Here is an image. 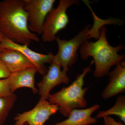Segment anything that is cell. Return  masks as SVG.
Instances as JSON below:
<instances>
[{"instance_id": "obj_1", "label": "cell", "mask_w": 125, "mask_h": 125, "mask_svg": "<svg viewBox=\"0 0 125 125\" xmlns=\"http://www.w3.org/2000/svg\"><path fill=\"white\" fill-rule=\"evenodd\" d=\"M0 32L14 42L28 46L31 41H40L37 35L29 28L24 0L0 1Z\"/></svg>"}, {"instance_id": "obj_2", "label": "cell", "mask_w": 125, "mask_h": 125, "mask_svg": "<svg viewBox=\"0 0 125 125\" xmlns=\"http://www.w3.org/2000/svg\"><path fill=\"white\" fill-rule=\"evenodd\" d=\"M106 27H103L100 30V37L96 42L86 40L81 45L80 50L81 57L83 60L90 56L93 58L95 66L94 74L95 78L108 75L111 67L125 58L124 54H118L124 45L120 44L113 47L110 45L106 37Z\"/></svg>"}, {"instance_id": "obj_3", "label": "cell", "mask_w": 125, "mask_h": 125, "mask_svg": "<svg viewBox=\"0 0 125 125\" xmlns=\"http://www.w3.org/2000/svg\"><path fill=\"white\" fill-rule=\"evenodd\" d=\"M92 61L90 64L84 68L83 72L76 75L75 80L67 87L62 88L59 92L51 94L48 102L51 104L59 105V112L67 117L73 109L84 108L87 106V102L84 98L88 88H83L84 78L88 73L92 72L91 66L94 64Z\"/></svg>"}, {"instance_id": "obj_4", "label": "cell", "mask_w": 125, "mask_h": 125, "mask_svg": "<svg viewBox=\"0 0 125 125\" xmlns=\"http://www.w3.org/2000/svg\"><path fill=\"white\" fill-rule=\"evenodd\" d=\"M91 25L88 24L81 32L71 39L66 40L56 37L58 51L54 55L53 62L59 65L63 70L69 71V67L76 63L78 59V49L88 38V32Z\"/></svg>"}, {"instance_id": "obj_5", "label": "cell", "mask_w": 125, "mask_h": 125, "mask_svg": "<svg viewBox=\"0 0 125 125\" xmlns=\"http://www.w3.org/2000/svg\"><path fill=\"white\" fill-rule=\"evenodd\" d=\"M77 0H60L57 7L53 8L45 19L43 27L42 39L44 42L55 40L56 35L65 28L69 22L67 9L73 5H79Z\"/></svg>"}, {"instance_id": "obj_6", "label": "cell", "mask_w": 125, "mask_h": 125, "mask_svg": "<svg viewBox=\"0 0 125 125\" xmlns=\"http://www.w3.org/2000/svg\"><path fill=\"white\" fill-rule=\"evenodd\" d=\"M28 14L29 28L32 32L42 34L45 19L55 2V0H24Z\"/></svg>"}, {"instance_id": "obj_7", "label": "cell", "mask_w": 125, "mask_h": 125, "mask_svg": "<svg viewBox=\"0 0 125 125\" xmlns=\"http://www.w3.org/2000/svg\"><path fill=\"white\" fill-rule=\"evenodd\" d=\"M59 110V105L50 103L40 97L38 102L32 109L17 114L14 118L15 125H43L49 117Z\"/></svg>"}, {"instance_id": "obj_8", "label": "cell", "mask_w": 125, "mask_h": 125, "mask_svg": "<svg viewBox=\"0 0 125 125\" xmlns=\"http://www.w3.org/2000/svg\"><path fill=\"white\" fill-rule=\"evenodd\" d=\"M10 49L20 52L35 66L39 74L43 75L46 73L48 69L46 63L51 64L53 62L54 55L52 53L43 54L32 51L27 45H21L14 42L4 36L0 42V52L3 49Z\"/></svg>"}, {"instance_id": "obj_9", "label": "cell", "mask_w": 125, "mask_h": 125, "mask_svg": "<svg viewBox=\"0 0 125 125\" xmlns=\"http://www.w3.org/2000/svg\"><path fill=\"white\" fill-rule=\"evenodd\" d=\"M67 72L62 70L61 66L56 62L51 63L46 73L43 75L42 80L37 84L38 93L41 97L48 100L50 92L54 87L61 84L69 83L70 80L66 74Z\"/></svg>"}, {"instance_id": "obj_10", "label": "cell", "mask_w": 125, "mask_h": 125, "mask_svg": "<svg viewBox=\"0 0 125 125\" xmlns=\"http://www.w3.org/2000/svg\"><path fill=\"white\" fill-rule=\"evenodd\" d=\"M108 75L109 82L102 93V97L105 100L125 92V61L118 62Z\"/></svg>"}, {"instance_id": "obj_11", "label": "cell", "mask_w": 125, "mask_h": 125, "mask_svg": "<svg viewBox=\"0 0 125 125\" xmlns=\"http://www.w3.org/2000/svg\"><path fill=\"white\" fill-rule=\"evenodd\" d=\"M37 72L36 67L33 66L10 73L7 78L11 93L20 88L27 87L31 89L34 94L38 93L35 84V75Z\"/></svg>"}, {"instance_id": "obj_12", "label": "cell", "mask_w": 125, "mask_h": 125, "mask_svg": "<svg viewBox=\"0 0 125 125\" xmlns=\"http://www.w3.org/2000/svg\"><path fill=\"white\" fill-rule=\"evenodd\" d=\"M0 59L10 74L34 66L24 55L14 49L1 51Z\"/></svg>"}, {"instance_id": "obj_13", "label": "cell", "mask_w": 125, "mask_h": 125, "mask_svg": "<svg viewBox=\"0 0 125 125\" xmlns=\"http://www.w3.org/2000/svg\"><path fill=\"white\" fill-rule=\"evenodd\" d=\"M100 107V105L95 104L86 109H73L70 113L67 119L54 125H89L95 124L97 122V120L96 117H92V115Z\"/></svg>"}, {"instance_id": "obj_14", "label": "cell", "mask_w": 125, "mask_h": 125, "mask_svg": "<svg viewBox=\"0 0 125 125\" xmlns=\"http://www.w3.org/2000/svg\"><path fill=\"white\" fill-rule=\"evenodd\" d=\"M84 4L90 10L94 18V23L93 27L90 28L88 32V38H94L98 40L100 36V30L106 24H114L121 25L123 24V21L115 18H111L106 20H103L99 18L92 9L88 1L83 0Z\"/></svg>"}, {"instance_id": "obj_15", "label": "cell", "mask_w": 125, "mask_h": 125, "mask_svg": "<svg viewBox=\"0 0 125 125\" xmlns=\"http://www.w3.org/2000/svg\"><path fill=\"white\" fill-rule=\"evenodd\" d=\"M112 115L117 116L121 120L125 123V96L124 95L118 96L115 104L110 109L99 112L96 118H100Z\"/></svg>"}, {"instance_id": "obj_16", "label": "cell", "mask_w": 125, "mask_h": 125, "mask_svg": "<svg viewBox=\"0 0 125 125\" xmlns=\"http://www.w3.org/2000/svg\"><path fill=\"white\" fill-rule=\"evenodd\" d=\"M17 99L14 93L9 96L0 97V125L4 124Z\"/></svg>"}, {"instance_id": "obj_17", "label": "cell", "mask_w": 125, "mask_h": 125, "mask_svg": "<svg viewBox=\"0 0 125 125\" xmlns=\"http://www.w3.org/2000/svg\"><path fill=\"white\" fill-rule=\"evenodd\" d=\"M12 93L10 89L8 78L0 79V97L9 96Z\"/></svg>"}, {"instance_id": "obj_18", "label": "cell", "mask_w": 125, "mask_h": 125, "mask_svg": "<svg viewBox=\"0 0 125 125\" xmlns=\"http://www.w3.org/2000/svg\"><path fill=\"white\" fill-rule=\"evenodd\" d=\"M10 73L0 59V79L8 78Z\"/></svg>"}, {"instance_id": "obj_19", "label": "cell", "mask_w": 125, "mask_h": 125, "mask_svg": "<svg viewBox=\"0 0 125 125\" xmlns=\"http://www.w3.org/2000/svg\"><path fill=\"white\" fill-rule=\"evenodd\" d=\"M105 125H125L121 122H117L109 116H106L103 117Z\"/></svg>"}, {"instance_id": "obj_20", "label": "cell", "mask_w": 125, "mask_h": 125, "mask_svg": "<svg viewBox=\"0 0 125 125\" xmlns=\"http://www.w3.org/2000/svg\"><path fill=\"white\" fill-rule=\"evenodd\" d=\"M4 37V35L0 32V42L2 40Z\"/></svg>"}]
</instances>
